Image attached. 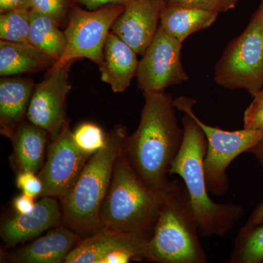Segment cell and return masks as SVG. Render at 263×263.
<instances>
[{
	"mask_svg": "<svg viewBox=\"0 0 263 263\" xmlns=\"http://www.w3.org/2000/svg\"><path fill=\"white\" fill-rule=\"evenodd\" d=\"M143 95L141 121L128 136L125 152L140 179L152 190L160 191L170 181L171 164L182 146L183 128L171 94L162 91Z\"/></svg>",
	"mask_w": 263,
	"mask_h": 263,
	"instance_id": "1",
	"label": "cell"
},
{
	"mask_svg": "<svg viewBox=\"0 0 263 263\" xmlns=\"http://www.w3.org/2000/svg\"><path fill=\"white\" fill-rule=\"evenodd\" d=\"M182 126V146L171 164L170 174L179 175L184 182L200 235L223 237L242 219L245 210L237 204L218 203L211 198L204 171L206 138L188 114L183 113Z\"/></svg>",
	"mask_w": 263,
	"mask_h": 263,
	"instance_id": "2",
	"label": "cell"
},
{
	"mask_svg": "<svg viewBox=\"0 0 263 263\" xmlns=\"http://www.w3.org/2000/svg\"><path fill=\"white\" fill-rule=\"evenodd\" d=\"M198 224L182 179L169 181L160 193V206L146 259L159 263H205Z\"/></svg>",
	"mask_w": 263,
	"mask_h": 263,
	"instance_id": "3",
	"label": "cell"
},
{
	"mask_svg": "<svg viewBox=\"0 0 263 263\" xmlns=\"http://www.w3.org/2000/svg\"><path fill=\"white\" fill-rule=\"evenodd\" d=\"M127 129L118 126L107 135L106 146L90 157L82 172L62 200V219L77 233L94 234L101 229L100 212L108 193L114 164L125 150Z\"/></svg>",
	"mask_w": 263,
	"mask_h": 263,
	"instance_id": "4",
	"label": "cell"
},
{
	"mask_svg": "<svg viewBox=\"0 0 263 263\" xmlns=\"http://www.w3.org/2000/svg\"><path fill=\"white\" fill-rule=\"evenodd\" d=\"M160 193L140 179L124 150L116 160L102 205V227L149 240L160 212Z\"/></svg>",
	"mask_w": 263,
	"mask_h": 263,
	"instance_id": "5",
	"label": "cell"
},
{
	"mask_svg": "<svg viewBox=\"0 0 263 263\" xmlns=\"http://www.w3.org/2000/svg\"><path fill=\"white\" fill-rule=\"evenodd\" d=\"M214 79L224 89H243L253 98L263 89V24L259 8L226 48L214 68Z\"/></svg>",
	"mask_w": 263,
	"mask_h": 263,
	"instance_id": "6",
	"label": "cell"
},
{
	"mask_svg": "<svg viewBox=\"0 0 263 263\" xmlns=\"http://www.w3.org/2000/svg\"><path fill=\"white\" fill-rule=\"evenodd\" d=\"M196 100L186 97L174 100L175 106L195 119L205 134L207 152L204 159V171L209 193L216 197L226 194L229 189L227 171L236 157L263 140V131L243 128L240 130L228 131L208 125L194 113Z\"/></svg>",
	"mask_w": 263,
	"mask_h": 263,
	"instance_id": "7",
	"label": "cell"
},
{
	"mask_svg": "<svg viewBox=\"0 0 263 263\" xmlns=\"http://www.w3.org/2000/svg\"><path fill=\"white\" fill-rule=\"evenodd\" d=\"M124 9V5H111L97 10H88L75 5L64 30L67 40L65 51L50 69L71 65L82 58L100 65L107 37L116 19Z\"/></svg>",
	"mask_w": 263,
	"mask_h": 263,
	"instance_id": "8",
	"label": "cell"
},
{
	"mask_svg": "<svg viewBox=\"0 0 263 263\" xmlns=\"http://www.w3.org/2000/svg\"><path fill=\"white\" fill-rule=\"evenodd\" d=\"M182 44L160 25L138 64L136 77L140 89L143 92L162 91L188 80L181 62Z\"/></svg>",
	"mask_w": 263,
	"mask_h": 263,
	"instance_id": "9",
	"label": "cell"
},
{
	"mask_svg": "<svg viewBox=\"0 0 263 263\" xmlns=\"http://www.w3.org/2000/svg\"><path fill=\"white\" fill-rule=\"evenodd\" d=\"M91 156L81 152L72 138L67 122L48 148L47 160L39 172L43 190L41 196L62 200L69 193Z\"/></svg>",
	"mask_w": 263,
	"mask_h": 263,
	"instance_id": "10",
	"label": "cell"
},
{
	"mask_svg": "<svg viewBox=\"0 0 263 263\" xmlns=\"http://www.w3.org/2000/svg\"><path fill=\"white\" fill-rule=\"evenodd\" d=\"M70 65L48 70L45 79L35 85L26 116L29 122L47 132L52 139L67 123L66 100L72 88Z\"/></svg>",
	"mask_w": 263,
	"mask_h": 263,
	"instance_id": "11",
	"label": "cell"
},
{
	"mask_svg": "<svg viewBox=\"0 0 263 263\" xmlns=\"http://www.w3.org/2000/svg\"><path fill=\"white\" fill-rule=\"evenodd\" d=\"M164 7V0H134L124 5L110 31L142 56L160 27Z\"/></svg>",
	"mask_w": 263,
	"mask_h": 263,
	"instance_id": "12",
	"label": "cell"
},
{
	"mask_svg": "<svg viewBox=\"0 0 263 263\" xmlns=\"http://www.w3.org/2000/svg\"><path fill=\"white\" fill-rule=\"evenodd\" d=\"M147 242L138 235L103 227L76 245L65 263H102L105 257L117 251H129L141 259H146Z\"/></svg>",
	"mask_w": 263,
	"mask_h": 263,
	"instance_id": "13",
	"label": "cell"
},
{
	"mask_svg": "<svg viewBox=\"0 0 263 263\" xmlns=\"http://www.w3.org/2000/svg\"><path fill=\"white\" fill-rule=\"evenodd\" d=\"M62 214L54 197L45 196L32 212L18 214L1 227V237L8 247L32 239L46 230L58 226Z\"/></svg>",
	"mask_w": 263,
	"mask_h": 263,
	"instance_id": "14",
	"label": "cell"
},
{
	"mask_svg": "<svg viewBox=\"0 0 263 263\" xmlns=\"http://www.w3.org/2000/svg\"><path fill=\"white\" fill-rule=\"evenodd\" d=\"M138 53L110 31L104 46L103 60L98 66L101 81L115 93L124 92L136 77Z\"/></svg>",
	"mask_w": 263,
	"mask_h": 263,
	"instance_id": "15",
	"label": "cell"
},
{
	"mask_svg": "<svg viewBox=\"0 0 263 263\" xmlns=\"http://www.w3.org/2000/svg\"><path fill=\"white\" fill-rule=\"evenodd\" d=\"M35 85L29 79L2 77L0 79V124L5 136L11 137L24 122Z\"/></svg>",
	"mask_w": 263,
	"mask_h": 263,
	"instance_id": "16",
	"label": "cell"
},
{
	"mask_svg": "<svg viewBox=\"0 0 263 263\" xmlns=\"http://www.w3.org/2000/svg\"><path fill=\"white\" fill-rule=\"evenodd\" d=\"M78 233L59 227L19 251L13 260L22 263H65L76 246Z\"/></svg>",
	"mask_w": 263,
	"mask_h": 263,
	"instance_id": "17",
	"label": "cell"
},
{
	"mask_svg": "<svg viewBox=\"0 0 263 263\" xmlns=\"http://www.w3.org/2000/svg\"><path fill=\"white\" fill-rule=\"evenodd\" d=\"M55 61L30 43L0 41L1 77L37 72L54 65Z\"/></svg>",
	"mask_w": 263,
	"mask_h": 263,
	"instance_id": "18",
	"label": "cell"
},
{
	"mask_svg": "<svg viewBox=\"0 0 263 263\" xmlns=\"http://www.w3.org/2000/svg\"><path fill=\"white\" fill-rule=\"evenodd\" d=\"M48 133L30 122L19 124L10 138L21 171L38 173L43 166Z\"/></svg>",
	"mask_w": 263,
	"mask_h": 263,
	"instance_id": "19",
	"label": "cell"
},
{
	"mask_svg": "<svg viewBox=\"0 0 263 263\" xmlns=\"http://www.w3.org/2000/svg\"><path fill=\"white\" fill-rule=\"evenodd\" d=\"M219 13L209 10L183 7L165 6L160 17L161 27L180 42L210 27Z\"/></svg>",
	"mask_w": 263,
	"mask_h": 263,
	"instance_id": "20",
	"label": "cell"
},
{
	"mask_svg": "<svg viewBox=\"0 0 263 263\" xmlns=\"http://www.w3.org/2000/svg\"><path fill=\"white\" fill-rule=\"evenodd\" d=\"M51 18L31 9L29 43L55 62L61 58L67 45L65 32Z\"/></svg>",
	"mask_w": 263,
	"mask_h": 263,
	"instance_id": "21",
	"label": "cell"
},
{
	"mask_svg": "<svg viewBox=\"0 0 263 263\" xmlns=\"http://www.w3.org/2000/svg\"><path fill=\"white\" fill-rule=\"evenodd\" d=\"M229 262H263V224L240 228L235 240Z\"/></svg>",
	"mask_w": 263,
	"mask_h": 263,
	"instance_id": "22",
	"label": "cell"
},
{
	"mask_svg": "<svg viewBox=\"0 0 263 263\" xmlns=\"http://www.w3.org/2000/svg\"><path fill=\"white\" fill-rule=\"evenodd\" d=\"M31 10H17L0 14V39L29 43Z\"/></svg>",
	"mask_w": 263,
	"mask_h": 263,
	"instance_id": "23",
	"label": "cell"
},
{
	"mask_svg": "<svg viewBox=\"0 0 263 263\" xmlns=\"http://www.w3.org/2000/svg\"><path fill=\"white\" fill-rule=\"evenodd\" d=\"M72 138L78 148L90 156L106 146L107 135L94 123L84 122L78 126L72 132Z\"/></svg>",
	"mask_w": 263,
	"mask_h": 263,
	"instance_id": "24",
	"label": "cell"
},
{
	"mask_svg": "<svg viewBox=\"0 0 263 263\" xmlns=\"http://www.w3.org/2000/svg\"><path fill=\"white\" fill-rule=\"evenodd\" d=\"M31 9L51 18L60 25L67 19L75 0H30Z\"/></svg>",
	"mask_w": 263,
	"mask_h": 263,
	"instance_id": "25",
	"label": "cell"
},
{
	"mask_svg": "<svg viewBox=\"0 0 263 263\" xmlns=\"http://www.w3.org/2000/svg\"><path fill=\"white\" fill-rule=\"evenodd\" d=\"M165 6L183 7L226 13L234 9L238 0H164Z\"/></svg>",
	"mask_w": 263,
	"mask_h": 263,
	"instance_id": "26",
	"label": "cell"
},
{
	"mask_svg": "<svg viewBox=\"0 0 263 263\" xmlns=\"http://www.w3.org/2000/svg\"><path fill=\"white\" fill-rule=\"evenodd\" d=\"M36 174L31 171H21L19 173L15 183L22 193L33 197L41 196L43 190V182L39 176Z\"/></svg>",
	"mask_w": 263,
	"mask_h": 263,
	"instance_id": "27",
	"label": "cell"
},
{
	"mask_svg": "<svg viewBox=\"0 0 263 263\" xmlns=\"http://www.w3.org/2000/svg\"><path fill=\"white\" fill-rule=\"evenodd\" d=\"M243 128L263 131V105L250 103L243 114Z\"/></svg>",
	"mask_w": 263,
	"mask_h": 263,
	"instance_id": "28",
	"label": "cell"
},
{
	"mask_svg": "<svg viewBox=\"0 0 263 263\" xmlns=\"http://www.w3.org/2000/svg\"><path fill=\"white\" fill-rule=\"evenodd\" d=\"M34 198V197L24 193L15 197L13 200V205L16 214H25L32 212L36 205Z\"/></svg>",
	"mask_w": 263,
	"mask_h": 263,
	"instance_id": "29",
	"label": "cell"
},
{
	"mask_svg": "<svg viewBox=\"0 0 263 263\" xmlns=\"http://www.w3.org/2000/svg\"><path fill=\"white\" fill-rule=\"evenodd\" d=\"M134 0H75L76 4L88 10H97L111 5H126Z\"/></svg>",
	"mask_w": 263,
	"mask_h": 263,
	"instance_id": "30",
	"label": "cell"
},
{
	"mask_svg": "<svg viewBox=\"0 0 263 263\" xmlns=\"http://www.w3.org/2000/svg\"><path fill=\"white\" fill-rule=\"evenodd\" d=\"M17 10H31L30 0H0V14Z\"/></svg>",
	"mask_w": 263,
	"mask_h": 263,
	"instance_id": "31",
	"label": "cell"
},
{
	"mask_svg": "<svg viewBox=\"0 0 263 263\" xmlns=\"http://www.w3.org/2000/svg\"><path fill=\"white\" fill-rule=\"evenodd\" d=\"M261 224H263V200L252 212L248 220L242 228H248Z\"/></svg>",
	"mask_w": 263,
	"mask_h": 263,
	"instance_id": "32",
	"label": "cell"
},
{
	"mask_svg": "<svg viewBox=\"0 0 263 263\" xmlns=\"http://www.w3.org/2000/svg\"><path fill=\"white\" fill-rule=\"evenodd\" d=\"M247 153L252 154L257 159L259 164L262 166L263 168V140L259 141L257 145L252 147L251 149H249Z\"/></svg>",
	"mask_w": 263,
	"mask_h": 263,
	"instance_id": "33",
	"label": "cell"
},
{
	"mask_svg": "<svg viewBox=\"0 0 263 263\" xmlns=\"http://www.w3.org/2000/svg\"><path fill=\"white\" fill-rule=\"evenodd\" d=\"M252 103L257 104V105H263V89L254 97Z\"/></svg>",
	"mask_w": 263,
	"mask_h": 263,
	"instance_id": "34",
	"label": "cell"
},
{
	"mask_svg": "<svg viewBox=\"0 0 263 263\" xmlns=\"http://www.w3.org/2000/svg\"><path fill=\"white\" fill-rule=\"evenodd\" d=\"M259 10L261 13V16H262V21L263 24V0H262V3H261V5L260 6H259Z\"/></svg>",
	"mask_w": 263,
	"mask_h": 263,
	"instance_id": "35",
	"label": "cell"
}]
</instances>
